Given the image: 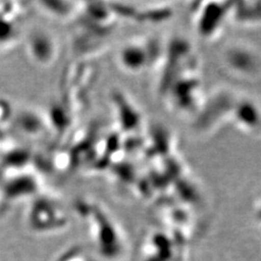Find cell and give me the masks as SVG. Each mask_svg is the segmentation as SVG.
I'll return each mask as SVG.
<instances>
[{
    "instance_id": "cell-9",
    "label": "cell",
    "mask_w": 261,
    "mask_h": 261,
    "mask_svg": "<svg viewBox=\"0 0 261 261\" xmlns=\"http://www.w3.org/2000/svg\"><path fill=\"white\" fill-rule=\"evenodd\" d=\"M41 8L45 10L48 14L54 15L59 19H67L75 14H79L82 7H79L81 3L69 2V1H43L38 3Z\"/></svg>"
},
{
    "instance_id": "cell-10",
    "label": "cell",
    "mask_w": 261,
    "mask_h": 261,
    "mask_svg": "<svg viewBox=\"0 0 261 261\" xmlns=\"http://www.w3.org/2000/svg\"><path fill=\"white\" fill-rule=\"evenodd\" d=\"M12 119V109L9 103L0 100V134L9 125Z\"/></svg>"
},
{
    "instance_id": "cell-3",
    "label": "cell",
    "mask_w": 261,
    "mask_h": 261,
    "mask_svg": "<svg viewBox=\"0 0 261 261\" xmlns=\"http://www.w3.org/2000/svg\"><path fill=\"white\" fill-rule=\"evenodd\" d=\"M255 55L251 47L236 44L225 49L223 56L224 67L231 74L242 79L253 76L258 69V59Z\"/></svg>"
},
{
    "instance_id": "cell-6",
    "label": "cell",
    "mask_w": 261,
    "mask_h": 261,
    "mask_svg": "<svg viewBox=\"0 0 261 261\" xmlns=\"http://www.w3.org/2000/svg\"><path fill=\"white\" fill-rule=\"evenodd\" d=\"M23 8L19 3H0V45L16 40L19 34V24L23 18Z\"/></svg>"
},
{
    "instance_id": "cell-4",
    "label": "cell",
    "mask_w": 261,
    "mask_h": 261,
    "mask_svg": "<svg viewBox=\"0 0 261 261\" xmlns=\"http://www.w3.org/2000/svg\"><path fill=\"white\" fill-rule=\"evenodd\" d=\"M231 109V118L233 124L239 130L255 135L261 132V106L251 98L237 100Z\"/></svg>"
},
{
    "instance_id": "cell-8",
    "label": "cell",
    "mask_w": 261,
    "mask_h": 261,
    "mask_svg": "<svg viewBox=\"0 0 261 261\" xmlns=\"http://www.w3.org/2000/svg\"><path fill=\"white\" fill-rule=\"evenodd\" d=\"M17 126L23 135L29 138H40L51 130L48 119L35 112H22L17 119Z\"/></svg>"
},
{
    "instance_id": "cell-2",
    "label": "cell",
    "mask_w": 261,
    "mask_h": 261,
    "mask_svg": "<svg viewBox=\"0 0 261 261\" xmlns=\"http://www.w3.org/2000/svg\"><path fill=\"white\" fill-rule=\"evenodd\" d=\"M233 3L207 2L200 3L195 11V25L200 37L211 40L222 32L225 21L231 18Z\"/></svg>"
},
{
    "instance_id": "cell-7",
    "label": "cell",
    "mask_w": 261,
    "mask_h": 261,
    "mask_svg": "<svg viewBox=\"0 0 261 261\" xmlns=\"http://www.w3.org/2000/svg\"><path fill=\"white\" fill-rule=\"evenodd\" d=\"M30 223L46 225V224H62L64 214L62 210L48 199H40L34 205L29 214ZM38 224V225H39Z\"/></svg>"
},
{
    "instance_id": "cell-5",
    "label": "cell",
    "mask_w": 261,
    "mask_h": 261,
    "mask_svg": "<svg viewBox=\"0 0 261 261\" xmlns=\"http://www.w3.org/2000/svg\"><path fill=\"white\" fill-rule=\"evenodd\" d=\"M28 51L35 63L49 66L56 61L57 45L54 38L46 32L35 31L28 39Z\"/></svg>"
},
{
    "instance_id": "cell-1",
    "label": "cell",
    "mask_w": 261,
    "mask_h": 261,
    "mask_svg": "<svg viewBox=\"0 0 261 261\" xmlns=\"http://www.w3.org/2000/svg\"><path fill=\"white\" fill-rule=\"evenodd\" d=\"M163 48L154 40H135L126 43L119 51L118 60L124 71L138 74L160 60Z\"/></svg>"
}]
</instances>
